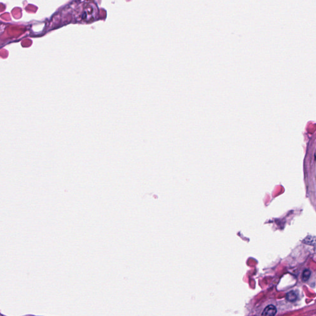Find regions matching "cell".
Returning <instances> with one entry per match:
<instances>
[{"label":"cell","instance_id":"3957f363","mask_svg":"<svg viewBox=\"0 0 316 316\" xmlns=\"http://www.w3.org/2000/svg\"><path fill=\"white\" fill-rule=\"evenodd\" d=\"M311 272L310 270L309 269H305L303 272V275H302V279L304 282H306L308 281L310 277H311Z\"/></svg>","mask_w":316,"mask_h":316},{"label":"cell","instance_id":"6da1fadb","mask_svg":"<svg viewBox=\"0 0 316 316\" xmlns=\"http://www.w3.org/2000/svg\"><path fill=\"white\" fill-rule=\"evenodd\" d=\"M277 313V308L273 305H268L264 309L263 316H275Z\"/></svg>","mask_w":316,"mask_h":316},{"label":"cell","instance_id":"7a4b0ae2","mask_svg":"<svg viewBox=\"0 0 316 316\" xmlns=\"http://www.w3.org/2000/svg\"><path fill=\"white\" fill-rule=\"evenodd\" d=\"M287 299L290 302H294L297 299V294L293 291L289 292L287 294Z\"/></svg>","mask_w":316,"mask_h":316}]
</instances>
